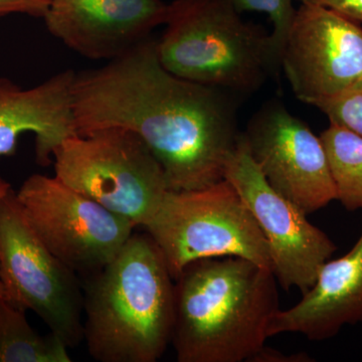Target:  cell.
Instances as JSON below:
<instances>
[{
    "mask_svg": "<svg viewBox=\"0 0 362 362\" xmlns=\"http://www.w3.org/2000/svg\"><path fill=\"white\" fill-rule=\"evenodd\" d=\"M226 90L171 74L149 37L101 68L76 73V133L133 131L160 163L169 190L201 189L225 180L242 135L238 105Z\"/></svg>",
    "mask_w": 362,
    "mask_h": 362,
    "instance_id": "6da1fadb",
    "label": "cell"
},
{
    "mask_svg": "<svg viewBox=\"0 0 362 362\" xmlns=\"http://www.w3.org/2000/svg\"><path fill=\"white\" fill-rule=\"evenodd\" d=\"M175 281L176 361L250 362L265 346L279 310L270 269L239 257L202 259Z\"/></svg>",
    "mask_w": 362,
    "mask_h": 362,
    "instance_id": "7a4b0ae2",
    "label": "cell"
},
{
    "mask_svg": "<svg viewBox=\"0 0 362 362\" xmlns=\"http://www.w3.org/2000/svg\"><path fill=\"white\" fill-rule=\"evenodd\" d=\"M84 341L100 362H156L171 343L175 283L148 233H132L102 270L86 277Z\"/></svg>",
    "mask_w": 362,
    "mask_h": 362,
    "instance_id": "3957f363",
    "label": "cell"
},
{
    "mask_svg": "<svg viewBox=\"0 0 362 362\" xmlns=\"http://www.w3.org/2000/svg\"><path fill=\"white\" fill-rule=\"evenodd\" d=\"M230 0H175L156 42L177 77L235 92L258 90L279 69L270 35L240 18Z\"/></svg>",
    "mask_w": 362,
    "mask_h": 362,
    "instance_id": "277c9868",
    "label": "cell"
},
{
    "mask_svg": "<svg viewBox=\"0 0 362 362\" xmlns=\"http://www.w3.org/2000/svg\"><path fill=\"white\" fill-rule=\"evenodd\" d=\"M52 158L57 178L142 228L169 190L163 168L148 145L125 128L71 135Z\"/></svg>",
    "mask_w": 362,
    "mask_h": 362,
    "instance_id": "5b68a950",
    "label": "cell"
},
{
    "mask_svg": "<svg viewBox=\"0 0 362 362\" xmlns=\"http://www.w3.org/2000/svg\"><path fill=\"white\" fill-rule=\"evenodd\" d=\"M173 280L197 259L239 257L272 270L268 243L249 207L226 180L201 189L168 190L143 226Z\"/></svg>",
    "mask_w": 362,
    "mask_h": 362,
    "instance_id": "8992f818",
    "label": "cell"
},
{
    "mask_svg": "<svg viewBox=\"0 0 362 362\" xmlns=\"http://www.w3.org/2000/svg\"><path fill=\"white\" fill-rule=\"evenodd\" d=\"M0 282L4 299L40 316L69 349L84 341L80 277L45 247L11 183L0 177Z\"/></svg>",
    "mask_w": 362,
    "mask_h": 362,
    "instance_id": "52a82bcc",
    "label": "cell"
},
{
    "mask_svg": "<svg viewBox=\"0 0 362 362\" xmlns=\"http://www.w3.org/2000/svg\"><path fill=\"white\" fill-rule=\"evenodd\" d=\"M16 195L45 247L78 277L108 265L137 226L56 176L30 175Z\"/></svg>",
    "mask_w": 362,
    "mask_h": 362,
    "instance_id": "ba28073f",
    "label": "cell"
},
{
    "mask_svg": "<svg viewBox=\"0 0 362 362\" xmlns=\"http://www.w3.org/2000/svg\"><path fill=\"white\" fill-rule=\"evenodd\" d=\"M225 180L235 188L261 228L279 284L285 290L296 288L302 294L308 291L321 267L337 251V245L269 185L252 160L243 134L226 164Z\"/></svg>",
    "mask_w": 362,
    "mask_h": 362,
    "instance_id": "9c48e42d",
    "label": "cell"
},
{
    "mask_svg": "<svg viewBox=\"0 0 362 362\" xmlns=\"http://www.w3.org/2000/svg\"><path fill=\"white\" fill-rule=\"evenodd\" d=\"M242 134L269 185L307 216L337 201V188L320 137L283 103L264 105Z\"/></svg>",
    "mask_w": 362,
    "mask_h": 362,
    "instance_id": "30bf717a",
    "label": "cell"
},
{
    "mask_svg": "<svg viewBox=\"0 0 362 362\" xmlns=\"http://www.w3.org/2000/svg\"><path fill=\"white\" fill-rule=\"evenodd\" d=\"M280 66L300 101L314 106L335 97L362 78V28L325 7L302 4Z\"/></svg>",
    "mask_w": 362,
    "mask_h": 362,
    "instance_id": "8fae6325",
    "label": "cell"
},
{
    "mask_svg": "<svg viewBox=\"0 0 362 362\" xmlns=\"http://www.w3.org/2000/svg\"><path fill=\"white\" fill-rule=\"evenodd\" d=\"M168 8L162 0H49L42 20L52 37L71 51L109 62L165 25Z\"/></svg>",
    "mask_w": 362,
    "mask_h": 362,
    "instance_id": "7c38bea8",
    "label": "cell"
},
{
    "mask_svg": "<svg viewBox=\"0 0 362 362\" xmlns=\"http://www.w3.org/2000/svg\"><path fill=\"white\" fill-rule=\"evenodd\" d=\"M75 77L73 70L63 71L30 89L0 77V156H14L21 135L32 132L37 163H52L59 145L77 134L73 112Z\"/></svg>",
    "mask_w": 362,
    "mask_h": 362,
    "instance_id": "4fadbf2b",
    "label": "cell"
},
{
    "mask_svg": "<svg viewBox=\"0 0 362 362\" xmlns=\"http://www.w3.org/2000/svg\"><path fill=\"white\" fill-rule=\"evenodd\" d=\"M362 322V233L341 258L328 259L315 283L291 308L272 319L268 337L298 333L314 341L335 337L345 325Z\"/></svg>",
    "mask_w": 362,
    "mask_h": 362,
    "instance_id": "5bb4252c",
    "label": "cell"
},
{
    "mask_svg": "<svg viewBox=\"0 0 362 362\" xmlns=\"http://www.w3.org/2000/svg\"><path fill=\"white\" fill-rule=\"evenodd\" d=\"M25 312L0 298V362H71L63 340L52 332L39 334Z\"/></svg>",
    "mask_w": 362,
    "mask_h": 362,
    "instance_id": "9a60e30c",
    "label": "cell"
},
{
    "mask_svg": "<svg viewBox=\"0 0 362 362\" xmlns=\"http://www.w3.org/2000/svg\"><path fill=\"white\" fill-rule=\"evenodd\" d=\"M337 188V201L347 211L362 209V137L330 124L320 135Z\"/></svg>",
    "mask_w": 362,
    "mask_h": 362,
    "instance_id": "2e32d148",
    "label": "cell"
},
{
    "mask_svg": "<svg viewBox=\"0 0 362 362\" xmlns=\"http://www.w3.org/2000/svg\"><path fill=\"white\" fill-rule=\"evenodd\" d=\"M230 2L239 13L258 11L268 14L273 23V33L270 35L272 47L280 66L281 52L297 11L293 6V0H230Z\"/></svg>",
    "mask_w": 362,
    "mask_h": 362,
    "instance_id": "e0dca14e",
    "label": "cell"
},
{
    "mask_svg": "<svg viewBox=\"0 0 362 362\" xmlns=\"http://www.w3.org/2000/svg\"><path fill=\"white\" fill-rule=\"evenodd\" d=\"M314 106L328 117L330 124L362 137V78L337 96L318 102Z\"/></svg>",
    "mask_w": 362,
    "mask_h": 362,
    "instance_id": "ac0fdd59",
    "label": "cell"
},
{
    "mask_svg": "<svg viewBox=\"0 0 362 362\" xmlns=\"http://www.w3.org/2000/svg\"><path fill=\"white\" fill-rule=\"evenodd\" d=\"M49 0H0V18L20 13L44 18Z\"/></svg>",
    "mask_w": 362,
    "mask_h": 362,
    "instance_id": "d6986e66",
    "label": "cell"
},
{
    "mask_svg": "<svg viewBox=\"0 0 362 362\" xmlns=\"http://www.w3.org/2000/svg\"><path fill=\"white\" fill-rule=\"evenodd\" d=\"M302 4L325 7L356 23H362V0H301Z\"/></svg>",
    "mask_w": 362,
    "mask_h": 362,
    "instance_id": "ffe728a7",
    "label": "cell"
},
{
    "mask_svg": "<svg viewBox=\"0 0 362 362\" xmlns=\"http://www.w3.org/2000/svg\"><path fill=\"white\" fill-rule=\"evenodd\" d=\"M314 359L305 352L299 354H285L271 347H263L258 354H255L250 362H311Z\"/></svg>",
    "mask_w": 362,
    "mask_h": 362,
    "instance_id": "44dd1931",
    "label": "cell"
},
{
    "mask_svg": "<svg viewBox=\"0 0 362 362\" xmlns=\"http://www.w3.org/2000/svg\"><path fill=\"white\" fill-rule=\"evenodd\" d=\"M0 298H4V287H2L1 282H0Z\"/></svg>",
    "mask_w": 362,
    "mask_h": 362,
    "instance_id": "7402d4cb",
    "label": "cell"
}]
</instances>
